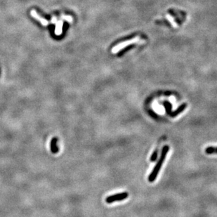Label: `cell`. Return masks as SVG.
Returning <instances> with one entry per match:
<instances>
[{
    "instance_id": "cell-4",
    "label": "cell",
    "mask_w": 217,
    "mask_h": 217,
    "mask_svg": "<svg viewBox=\"0 0 217 217\" xmlns=\"http://www.w3.org/2000/svg\"><path fill=\"white\" fill-rule=\"evenodd\" d=\"M30 15L33 18H35L38 22H40L43 26H47V25L51 24L50 21H49L48 20H46V19H45L44 18L41 16L35 10H32L30 11Z\"/></svg>"
},
{
    "instance_id": "cell-12",
    "label": "cell",
    "mask_w": 217,
    "mask_h": 217,
    "mask_svg": "<svg viewBox=\"0 0 217 217\" xmlns=\"http://www.w3.org/2000/svg\"><path fill=\"white\" fill-rule=\"evenodd\" d=\"M158 152H159V150L158 149H156L153 152V153L152 154L151 157H150V161H151V162H155V161H156L157 158H158Z\"/></svg>"
},
{
    "instance_id": "cell-3",
    "label": "cell",
    "mask_w": 217,
    "mask_h": 217,
    "mask_svg": "<svg viewBox=\"0 0 217 217\" xmlns=\"http://www.w3.org/2000/svg\"><path fill=\"white\" fill-rule=\"evenodd\" d=\"M128 197H129V194L127 193L126 192L120 193H117V194L110 195V196H108V197H106V201L107 203L110 204L115 203V202L124 200V199L127 198Z\"/></svg>"
},
{
    "instance_id": "cell-10",
    "label": "cell",
    "mask_w": 217,
    "mask_h": 217,
    "mask_svg": "<svg viewBox=\"0 0 217 217\" xmlns=\"http://www.w3.org/2000/svg\"><path fill=\"white\" fill-rule=\"evenodd\" d=\"M60 19H61V20H63V21H68V22L69 23H72V21H73V18L72 16H67V15H64V14H62L60 16Z\"/></svg>"
},
{
    "instance_id": "cell-1",
    "label": "cell",
    "mask_w": 217,
    "mask_h": 217,
    "mask_svg": "<svg viewBox=\"0 0 217 217\" xmlns=\"http://www.w3.org/2000/svg\"><path fill=\"white\" fill-rule=\"evenodd\" d=\"M169 150V145H164V147L162 148V152H161V155H160V158L159 159L158 162H157V164H155V166L153 169H152V172L150 173L149 177H148V181L149 182L152 183L155 181L157 177H158V174L160 172L161 167H162L165 158H166L167 155L168 153Z\"/></svg>"
},
{
    "instance_id": "cell-11",
    "label": "cell",
    "mask_w": 217,
    "mask_h": 217,
    "mask_svg": "<svg viewBox=\"0 0 217 217\" xmlns=\"http://www.w3.org/2000/svg\"><path fill=\"white\" fill-rule=\"evenodd\" d=\"M166 18H167V19H168L169 22L171 23V24L173 25V27H178V25L177 24V23H175L174 19V18H172V17H171V16H170V15H169V14H167V15H166Z\"/></svg>"
},
{
    "instance_id": "cell-2",
    "label": "cell",
    "mask_w": 217,
    "mask_h": 217,
    "mask_svg": "<svg viewBox=\"0 0 217 217\" xmlns=\"http://www.w3.org/2000/svg\"><path fill=\"white\" fill-rule=\"evenodd\" d=\"M144 43V40H141L140 37H136L132 39V40L125 41V42L120 43L118 45H116L112 49V53H117L119 52L120 51H121L122 49L125 48L126 46H129V45L134 44V43Z\"/></svg>"
},
{
    "instance_id": "cell-9",
    "label": "cell",
    "mask_w": 217,
    "mask_h": 217,
    "mask_svg": "<svg viewBox=\"0 0 217 217\" xmlns=\"http://www.w3.org/2000/svg\"><path fill=\"white\" fill-rule=\"evenodd\" d=\"M163 104H164V106L165 108V110H166V113L169 115V114L171 112V108H172V106H171V104L168 101H164V103H163Z\"/></svg>"
},
{
    "instance_id": "cell-7",
    "label": "cell",
    "mask_w": 217,
    "mask_h": 217,
    "mask_svg": "<svg viewBox=\"0 0 217 217\" xmlns=\"http://www.w3.org/2000/svg\"><path fill=\"white\" fill-rule=\"evenodd\" d=\"M57 138H53L51 141V150L53 153H56L59 151V148L57 147Z\"/></svg>"
},
{
    "instance_id": "cell-5",
    "label": "cell",
    "mask_w": 217,
    "mask_h": 217,
    "mask_svg": "<svg viewBox=\"0 0 217 217\" xmlns=\"http://www.w3.org/2000/svg\"><path fill=\"white\" fill-rule=\"evenodd\" d=\"M56 27L54 30V33L56 35L60 36L63 33V21L60 19L58 20L57 22L56 23Z\"/></svg>"
},
{
    "instance_id": "cell-6",
    "label": "cell",
    "mask_w": 217,
    "mask_h": 217,
    "mask_svg": "<svg viewBox=\"0 0 217 217\" xmlns=\"http://www.w3.org/2000/svg\"><path fill=\"white\" fill-rule=\"evenodd\" d=\"M187 104H182L181 106H180L179 108H178L176 110L174 111H171L170 113L169 114V115L171 117H177V115H179V114H181L183 111H184V110L186 108Z\"/></svg>"
},
{
    "instance_id": "cell-8",
    "label": "cell",
    "mask_w": 217,
    "mask_h": 217,
    "mask_svg": "<svg viewBox=\"0 0 217 217\" xmlns=\"http://www.w3.org/2000/svg\"><path fill=\"white\" fill-rule=\"evenodd\" d=\"M205 152L208 155L217 154V147H208L205 149Z\"/></svg>"
}]
</instances>
